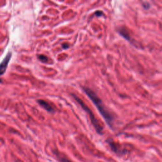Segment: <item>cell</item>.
Masks as SVG:
<instances>
[{
  "label": "cell",
  "instance_id": "6da1fadb",
  "mask_svg": "<svg viewBox=\"0 0 162 162\" xmlns=\"http://www.w3.org/2000/svg\"><path fill=\"white\" fill-rule=\"evenodd\" d=\"M83 89L86 94L88 96L89 98L91 99V100L93 102V103L96 105V108H98L100 113L107 123V124L110 126V127H113V118L112 115V114L109 112V111L107 109L104 104L103 103L102 100L99 98L93 91L90 89L88 87H84Z\"/></svg>",
  "mask_w": 162,
  "mask_h": 162
},
{
  "label": "cell",
  "instance_id": "7a4b0ae2",
  "mask_svg": "<svg viewBox=\"0 0 162 162\" xmlns=\"http://www.w3.org/2000/svg\"><path fill=\"white\" fill-rule=\"evenodd\" d=\"M72 96L74 97V98H75L77 102V103L81 106V107L88 113L90 120L91 121V123L93 125L94 127L95 128L96 132L100 134H102L103 131V127L102 125V124L100 123L98 120L95 117L94 115L92 113V112L90 110V108L79 98H78L77 96H76L75 94H72Z\"/></svg>",
  "mask_w": 162,
  "mask_h": 162
},
{
  "label": "cell",
  "instance_id": "3957f363",
  "mask_svg": "<svg viewBox=\"0 0 162 162\" xmlns=\"http://www.w3.org/2000/svg\"><path fill=\"white\" fill-rule=\"evenodd\" d=\"M11 58H12V53L10 52L7 55V56L2 61V63H0V77L3 76L6 72L8 65L10 62ZM0 82H1V80H0Z\"/></svg>",
  "mask_w": 162,
  "mask_h": 162
},
{
  "label": "cell",
  "instance_id": "277c9868",
  "mask_svg": "<svg viewBox=\"0 0 162 162\" xmlns=\"http://www.w3.org/2000/svg\"><path fill=\"white\" fill-rule=\"evenodd\" d=\"M38 102L43 108H44L48 112H54V109L53 108V107L46 102H45L44 100H39L38 101Z\"/></svg>",
  "mask_w": 162,
  "mask_h": 162
},
{
  "label": "cell",
  "instance_id": "5b68a950",
  "mask_svg": "<svg viewBox=\"0 0 162 162\" xmlns=\"http://www.w3.org/2000/svg\"><path fill=\"white\" fill-rule=\"evenodd\" d=\"M120 32V34L127 40H130L131 38L129 36L128 32L126 31V30H124L123 29H121V30L119 31Z\"/></svg>",
  "mask_w": 162,
  "mask_h": 162
},
{
  "label": "cell",
  "instance_id": "8992f818",
  "mask_svg": "<svg viewBox=\"0 0 162 162\" xmlns=\"http://www.w3.org/2000/svg\"><path fill=\"white\" fill-rule=\"evenodd\" d=\"M56 155L58 156V158L59 159V160H60L61 162H72L71 160H69V159H67V158L64 157V156H62V155L58 154V153Z\"/></svg>",
  "mask_w": 162,
  "mask_h": 162
},
{
  "label": "cell",
  "instance_id": "52a82bcc",
  "mask_svg": "<svg viewBox=\"0 0 162 162\" xmlns=\"http://www.w3.org/2000/svg\"><path fill=\"white\" fill-rule=\"evenodd\" d=\"M39 58L40 60H41L43 62H46L48 61V58L46 56H44V55H39Z\"/></svg>",
  "mask_w": 162,
  "mask_h": 162
},
{
  "label": "cell",
  "instance_id": "ba28073f",
  "mask_svg": "<svg viewBox=\"0 0 162 162\" xmlns=\"http://www.w3.org/2000/svg\"><path fill=\"white\" fill-rule=\"evenodd\" d=\"M63 48H69V46L67 44H63Z\"/></svg>",
  "mask_w": 162,
  "mask_h": 162
},
{
  "label": "cell",
  "instance_id": "9c48e42d",
  "mask_svg": "<svg viewBox=\"0 0 162 162\" xmlns=\"http://www.w3.org/2000/svg\"><path fill=\"white\" fill-rule=\"evenodd\" d=\"M15 162H22V161L21 160H20V159H17V161Z\"/></svg>",
  "mask_w": 162,
  "mask_h": 162
}]
</instances>
